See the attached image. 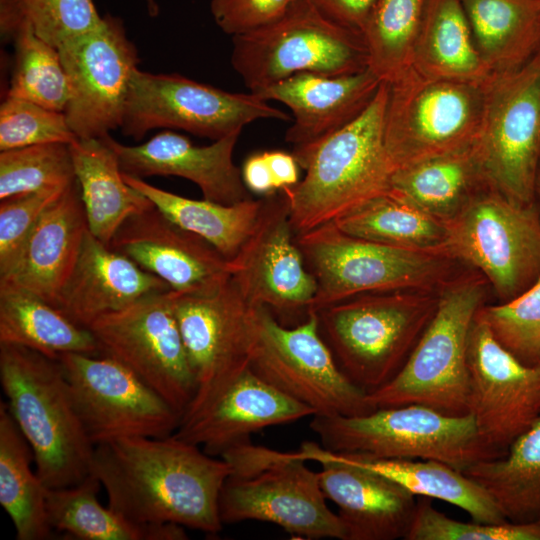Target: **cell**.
Returning a JSON list of instances; mask_svg holds the SVG:
<instances>
[{"label": "cell", "mask_w": 540, "mask_h": 540, "mask_svg": "<svg viewBox=\"0 0 540 540\" xmlns=\"http://www.w3.org/2000/svg\"><path fill=\"white\" fill-rule=\"evenodd\" d=\"M230 465L176 437H126L95 446L91 467L108 506L131 521L222 530L221 489Z\"/></svg>", "instance_id": "6da1fadb"}, {"label": "cell", "mask_w": 540, "mask_h": 540, "mask_svg": "<svg viewBox=\"0 0 540 540\" xmlns=\"http://www.w3.org/2000/svg\"><path fill=\"white\" fill-rule=\"evenodd\" d=\"M388 91L389 84L382 82L354 120L310 146L294 148L305 176L281 192L296 235L389 191L394 167L384 142Z\"/></svg>", "instance_id": "7a4b0ae2"}, {"label": "cell", "mask_w": 540, "mask_h": 540, "mask_svg": "<svg viewBox=\"0 0 540 540\" xmlns=\"http://www.w3.org/2000/svg\"><path fill=\"white\" fill-rule=\"evenodd\" d=\"M0 382L7 408L27 440L36 473L48 489L91 474L95 445L79 417L58 360L0 343Z\"/></svg>", "instance_id": "3957f363"}, {"label": "cell", "mask_w": 540, "mask_h": 540, "mask_svg": "<svg viewBox=\"0 0 540 540\" xmlns=\"http://www.w3.org/2000/svg\"><path fill=\"white\" fill-rule=\"evenodd\" d=\"M487 284L475 270L441 285L435 312L402 368L367 393L374 410L418 404L452 416L468 413V338Z\"/></svg>", "instance_id": "277c9868"}, {"label": "cell", "mask_w": 540, "mask_h": 540, "mask_svg": "<svg viewBox=\"0 0 540 540\" xmlns=\"http://www.w3.org/2000/svg\"><path fill=\"white\" fill-rule=\"evenodd\" d=\"M220 457L232 470L219 497L223 524L270 522L307 539L346 540L342 522L326 504L319 472L298 451L284 453L248 441Z\"/></svg>", "instance_id": "5b68a950"}, {"label": "cell", "mask_w": 540, "mask_h": 540, "mask_svg": "<svg viewBox=\"0 0 540 540\" xmlns=\"http://www.w3.org/2000/svg\"><path fill=\"white\" fill-rule=\"evenodd\" d=\"M406 290L361 294L315 311L344 374L370 393L402 368L430 322L438 296Z\"/></svg>", "instance_id": "8992f818"}, {"label": "cell", "mask_w": 540, "mask_h": 540, "mask_svg": "<svg viewBox=\"0 0 540 540\" xmlns=\"http://www.w3.org/2000/svg\"><path fill=\"white\" fill-rule=\"evenodd\" d=\"M323 448L384 459L436 460L460 471L501 457L481 438L471 413L452 416L424 405L377 408L357 416H312Z\"/></svg>", "instance_id": "52a82bcc"}, {"label": "cell", "mask_w": 540, "mask_h": 540, "mask_svg": "<svg viewBox=\"0 0 540 540\" xmlns=\"http://www.w3.org/2000/svg\"><path fill=\"white\" fill-rule=\"evenodd\" d=\"M317 291L308 311L367 293L432 291L451 277L452 258L360 238L330 221L297 234Z\"/></svg>", "instance_id": "ba28073f"}, {"label": "cell", "mask_w": 540, "mask_h": 540, "mask_svg": "<svg viewBox=\"0 0 540 540\" xmlns=\"http://www.w3.org/2000/svg\"><path fill=\"white\" fill-rule=\"evenodd\" d=\"M231 64L251 92L298 73L347 75L368 68L363 35L296 0L277 20L232 37Z\"/></svg>", "instance_id": "9c48e42d"}, {"label": "cell", "mask_w": 540, "mask_h": 540, "mask_svg": "<svg viewBox=\"0 0 540 540\" xmlns=\"http://www.w3.org/2000/svg\"><path fill=\"white\" fill-rule=\"evenodd\" d=\"M249 368L264 381L308 406L315 415L357 416L374 409L367 393L341 370L323 339L315 311L285 326L255 305V339Z\"/></svg>", "instance_id": "30bf717a"}, {"label": "cell", "mask_w": 540, "mask_h": 540, "mask_svg": "<svg viewBox=\"0 0 540 540\" xmlns=\"http://www.w3.org/2000/svg\"><path fill=\"white\" fill-rule=\"evenodd\" d=\"M483 110L472 144L489 188L534 204L540 162V66L532 60L492 73L483 85Z\"/></svg>", "instance_id": "8fae6325"}, {"label": "cell", "mask_w": 540, "mask_h": 540, "mask_svg": "<svg viewBox=\"0 0 540 540\" xmlns=\"http://www.w3.org/2000/svg\"><path fill=\"white\" fill-rule=\"evenodd\" d=\"M445 223L443 251L487 280L501 302L540 279V213L485 188Z\"/></svg>", "instance_id": "7c38bea8"}, {"label": "cell", "mask_w": 540, "mask_h": 540, "mask_svg": "<svg viewBox=\"0 0 540 540\" xmlns=\"http://www.w3.org/2000/svg\"><path fill=\"white\" fill-rule=\"evenodd\" d=\"M388 84L384 142L394 170L472 146L484 83L433 78L411 67Z\"/></svg>", "instance_id": "4fadbf2b"}, {"label": "cell", "mask_w": 540, "mask_h": 540, "mask_svg": "<svg viewBox=\"0 0 540 540\" xmlns=\"http://www.w3.org/2000/svg\"><path fill=\"white\" fill-rule=\"evenodd\" d=\"M259 119L291 117L254 92L234 93L179 74L134 72L120 130L136 141L154 129H178L213 141Z\"/></svg>", "instance_id": "5bb4252c"}, {"label": "cell", "mask_w": 540, "mask_h": 540, "mask_svg": "<svg viewBox=\"0 0 540 540\" xmlns=\"http://www.w3.org/2000/svg\"><path fill=\"white\" fill-rule=\"evenodd\" d=\"M174 306L196 383L181 427L208 412L249 368L255 339V305L230 279L210 294L174 292Z\"/></svg>", "instance_id": "9a60e30c"}, {"label": "cell", "mask_w": 540, "mask_h": 540, "mask_svg": "<svg viewBox=\"0 0 540 540\" xmlns=\"http://www.w3.org/2000/svg\"><path fill=\"white\" fill-rule=\"evenodd\" d=\"M88 329L101 354L129 368L182 418L196 383L175 313L173 290L105 314Z\"/></svg>", "instance_id": "2e32d148"}, {"label": "cell", "mask_w": 540, "mask_h": 540, "mask_svg": "<svg viewBox=\"0 0 540 540\" xmlns=\"http://www.w3.org/2000/svg\"><path fill=\"white\" fill-rule=\"evenodd\" d=\"M58 361L95 446L126 437H167L178 429L181 416L116 359L66 353Z\"/></svg>", "instance_id": "e0dca14e"}, {"label": "cell", "mask_w": 540, "mask_h": 540, "mask_svg": "<svg viewBox=\"0 0 540 540\" xmlns=\"http://www.w3.org/2000/svg\"><path fill=\"white\" fill-rule=\"evenodd\" d=\"M68 79L67 121L78 139L120 128L140 62L120 18L107 14L94 30L58 49Z\"/></svg>", "instance_id": "ac0fdd59"}, {"label": "cell", "mask_w": 540, "mask_h": 540, "mask_svg": "<svg viewBox=\"0 0 540 540\" xmlns=\"http://www.w3.org/2000/svg\"><path fill=\"white\" fill-rule=\"evenodd\" d=\"M468 413L501 456L540 415V365L520 362L475 315L467 347Z\"/></svg>", "instance_id": "d6986e66"}, {"label": "cell", "mask_w": 540, "mask_h": 540, "mask_svg": "<svg viewBox=\"0 0 540 540\" xmlns=\"http://www.w3.org/2000/svg\"><path fill=\"white\" fill-rule=\"evenodd\" d=\"M293 233L285 195L266 196L252 234L231 261V280L252 305L282 315L308 313L317 283Z\"/></svg>", "instance_id": "ffe728a7"}, {"label": "cell", "mask_w": 540, "mask_h": 540, "mask_svg": "<svg viewBox=\"0 0 540 540\" xmlns=\"http://www.w3.org/2000/svg\"><path fill=\"white\" fill-rule=\"evenodd\" d=\"M156 275L177 294H210L225 285L233 265L214 246L155 206L128 218L109 245Z\"/></svg>", "instance_id": "44dd1931"}, {"label": "cell", "mask_w": 540, "mask_h": 540, "mask_svg": "<svg viewBox=\"0 0 540 540\" xmlns=\"http://www.w3.org/2000/svg\"><path fill=\"white\" fill-rule=\"evenodd\" d=\"M298 452L321 465L320 486L338 508L346 540L405 539L417 505L415 495L316 443L303 442Z\"/></svg>", "instance_id": "7402d4cb"}, {"label": "cell", "mask_w": 540, "mask_h": 540, "mask_svg": "<svg viewBox=\"0 0 540 540\" xmlns=\"http://www.w3.org/2000/svg\"><path fill=\"white\" fill-rule=\"evenodd\" d=\"M239 135L233 133L205 146L168 130L139 145L119 143L110 134L102 138L117 154L123 173L141 179L181 177L197 185L204 199L232 205L251 198L233 162Z\"/></svg>", "instance_id": "603a6c76"}, {"label": "cell", "mask_w": 540, "mask_h": 540, "mask_svg": "<svg viewBox=\"0 0 540 540\" xmlns=\"http://www.w3.org/2000/svg\"><path fill=\"white\" fill-rule=\"evenodd\" d=\"M381 83L369 68L339 76L304 72L254 93L291 110L293 123L286 131L285 140L294 148H301L354 120L372 101Z\"/></svg>", "instance_id": "cb8c5ba5"}, {"label": "cell", "mask_w": 540, "mask_h": 540, "mask_svg": "<svg viewBox=\"0 0 540 540\" xmlns=\"http://www.w3.org/2000/svg\"><path fill=\"white\" fill-rule=\"evenodd\" d=\"M169 290L172 289L162 279L111 249L88 230L55 307L88 328L105 314Z\"/></svg>", "instance_id": "d4e9b609"}, {"label": "cell", "mask_w": 540, "mask_h": 540, "mask_svg": "<svg viewBox=\"0 0 540 540\" xmlns=\"http://www.w3.org/2000/svg\"><path fill=\"white\" fill-rule=\"evenodd\" d=\"M314 416L308 406L285 395L248 368L217 403L174 435L211 456L250 441L264 428Z\"/></svg>", "instance_id": "484cf974"}, {"label": "cell", "mask_w": 540, "mask_h": 540, "mask_svg": "<svg viewBox=\"0 0 540 540\" xmlns=\"http://www.w3.org/2000/svg\"><path fill=\"white\" fill-rule=\"evenodd\" d=\"M88 230L76 180L44 211L16 263L0 281L26 289L55 306Z\"/></svg>", "instance_id": "4316f807"}, {"label": "cell", "mask_w": 540, "mask_h": 540, "mask_svg": "<svg viewBox=\"0 0 540 540\" xmlns=\"http://www.w3.org/2000/svg\"><path fill=\"white\" fill-rule=\"evenodd\" d=\"M69 147L88 229L109 245L128 218L154 204L125 181L118 156L104 138L78 139Z\"/></svg>", "instance_id": "83f0119b"}, {"label": "cell", "mask_w": 540, "mask_h": 540, "mask_svg": "<svg viewBox=\"0 0 540 540\" xmlns=\"http://www.w3.org/2000/svg\"><path fill=\"white\" fill-rule=\"evenodd\" d=\"M0 343L14 344L58 360L62 354L101 355L91 331L40 296L0 281Z\"/></svg>", "instance_id": "f1b7e54d"}, {"label": "cell", "mask_w": 540, "mask_h": 540, "mask_svg": "<svg viewBox=\"0 0 540 540\" xmlns=\"http://www.w3.org/2000/svg\"><path fill=\"white\" fill-rule=\"evenodd\" d=\"M488 188L472 147L393 171L389 192L446 222Z\"/></svg>", "instance_id": "f546056e"}, {"label": "cell", "mask_w": 540, "mask_h": 540, "mask_svg": "<svg viewBox=\"0 0 540 540\" xmlns=\"http://www.w3.org/2000/svg\"><path fill=\"white\" fill-rule=\"evenodd\" d=\"M412 67L429 77L478 84L492 75L461 0H428Z\"/></svg>", "instance_id": "4dcf8cb0"}, {"label": "cell", "mask_w": 540, "mask_h": 540, "mask_svg": "<svg viewBox=\"0 0 540 540\" xmlns=\"http://www.w3.org/2000/svg\"><path fill=\"white\" fill-rule=\"evenodd\" d=\"M101 484L93 475L69 487L47 490L46 509L53 531L80 540H186L185 527L131 521L97 499Z\"/></svg>", "instance_id": "1f68e13d"}, {"label": "cell", "mask_w": 540, "mask_h": 540, "mask_svg": "<svg viewBox=\"0 0 540 540\" xmlns=\"http://www.w3.org/2000/svg\"><path fill=\"white\" fill-rule=\"evenodd\" d=\"M492 73L528 62L540 42V0H461Z\"/></svg>", "instance_id": "d6a6232c"}, {"label": "cell", "mask_w": 540, "mask_h": 540, "mask_svg": "<svg viewBox=\"0 0 540 540\" xmlns=\"http://www.w3.org/2000/svg\"><path fill=\"white\" fill-rule=\"evenodd\" d=\"M490 495L505 519H540V415L507 452L478 461L462 471Z\"/></svg>", "instance_id": "836d02e7"}, {"label": "cell", "mask_w": 540, "mask_h": 540, "mask_svg": "<svg viewBox=\"0 0 540 540\" xmlns=\"http://www.w3.org/2000/svg\"><path fill=\"white\" fill-rule=\"evenodd\" d=\"M125 181L151 200L154 206L180 227L214 246L232 261L252 234L263 199L252 198L232 205L186 198L123 173Z\"/></svg>", "instance_id": "e575fe53"}, {"label": "cell", "mask_w": 540, "mask_h": 540, "mask_svg": "<svg viewBox=\"0 0 540 540\" xmlns=\"http://www.w3.org/2000/svg\"><path fill=\"white\" fill-rule=\"evenodd\" d=\"M32 450L0 402V504L9 515L18 540H46L53 530L48 521V488L31 468Z\"/></svg>", "instance_id": "d590c367"}, {"label": "cell", "mask_w": 540, "mask_h": 540, "mask_svg": "<svg viewBox=\"0 0 540 540\" xmlns=\"http://www.w3.org/2000/svg\"><path fill=\"white\" fill-rule=\"evenodd\" d=\"M342 454L350 462L397 482L415 496L438 499L462 509L473 521L489 524L507 522L483 487L446 463Z\"/></svg>", "instance_id": "8d00e7d4"}, {"label": "cell", "mask_w": 540, "mask_h": 540, "mask_svg": "<svg viewBox=\"0 0 540 540\" xmlns=\"http://www.w3.org/2000/svg\"><path fill=\"white\" fill-rule=\"evenodd\" d=\"M334 222L341 230L360 238L444 253L445 223L389 191L362 203Z\"/></svg>", "instance_id": "74e56055"}, {"label": "cell", "mask_w": 540, "mask_h": 540, "mask_svg": "<svg viewBox=\"0 0 540 540\" xmlns=\"http://www.w3.org/2000/svg\"><path fill=\"white\" fill-rule=\"evenodd\" d=\"M428 0H376L362 32L368 68L391 83L412 67Z\"/></svg>", "instance_id": "f35d334b"}, {"label": "cell", "mask_w": 540, "mask_h": 540, "mask_svg": "<svg viewBox=\"0 0 540 540\" xmlns=\"http://www.w3.org/2000/svg\"><path fill=\"white\" fill-rule=\"evenodd\" d=\"M12 40L15 55L6 96L64 112L69 88L58 49L38 37L26 23Z\"/></svg>", "instance_id": "ab89813d"}, {"label": "cell", "mask_w": 540, "mask_h": 540, "mask_svg": "<svg viewBox=\"0 0 540 540\" xmlns=\"http://www.w3.org/2000/svg\"><path fill=\"white\" fill-rule=\"evenodd\" d=\"M103 20L93 0H0V30L12 38L22 24L59 49L97 28Z\"/></svg>", "instance_id": "60d3db41"}, {"label": "cell", "mask_w": 540, "mask_h": 540, "mask_svg": "<svg viewBox=\"0 0 540 540\" xmlns=\"http://www.w3.org/2000/svg\"><path fill=\"white\" fill-rule=\"evenodd\" d=\"M75 181L68 144L48 143L0 151V200L67 188Z\"/></svg>", "instance_id": "b9f144b4"}, {"label": "cell", "mask_w": 540, "mask_h": 540, "mask_svg": "<svg viewBox=\"0 0 540 540\" xmlns=\"http://www.w3.org/2000/svg\"><path fill=\"white\" fill-rule=\"evenodd\" d=\"M476 315L520 362L540 365V279L509 301L483 304Z\"/></svg>", "instance_id": "7bdbcfd3"}, {"label": "cell", "mask_w": 540, "mask_h": 540, "mask_svg": "<svg viewBox=\"0 0 540 540\" xmlns=\"http://www.w3.org/2000/svg\"><path fill=\"white\" fill-rule=\"evenodd\" d=\"M405 540H540V519L498 524L461 522L438 511L422 497Z\"/></svg>", "instance_id": "ee69618b"}, {"label": "cell", "mask_w": 540, "mask_h": 540, "mask_svg": "<svg viewBox=\"0 0 540 540\" xmlns=\"http://www.w3.org/2000/svg\"><path fill=\"white\" fill-rule=\"evenodd\" d=\"M78 140L64 112L5 96L0 106V151Z\"/></svg>", "instance_id": "f6af8a7d"}, {"label": "cell", "mask_w": 540, "mask_h": 540, "mask_svg": "<svg viewBox=\"0 0 540 540\" xmlns=\"http://www.w3.org/2000/svg\"><path fill=\"white\" fill-rule=\"evenodd\" d=\"M67 188L19 194L1 200L0 277L12 269L39 218Z\"/></svg>", "instance_id": "bcb514c9"}, {"label": "cell", "mask_w": 540, "mask_h": 540, "mask_svg": "<svg viewBox=\"0 0 540 540\" xmlns=\"http://www.w3.org/2000/svg\"><path fill=\"white\" fill-rule=\"evenodd\" d=\"M296 0H211L215 23L226 34H243L280 18Z\"/></svg>", "instance_id": "7dc6e473"}, {"label": "cell", "mask_w": 540, "mask_h": 540, "mask_svg": "<svg viewBox=\"0 0 540 540\" xmlns=\"http://www.w3.org/2000/svg\"><path fill=\"white\" fill-rule=\"evenodd\" d=\"M328 19L362 34L376 0H307Z\"/></svg>", "instance_id": "c3c4849f"}, {"label": "cell", "mask_w": 540, "mask_h": 540, "mask_svg": "<svg viewBox=\"0 0 540 540\" xmlns=\"http://www.w3.org/2000/svg\"><path fill=\"white\" fill-rule=\"evenodd\" d=\"M241 174L246 188L256 194L268 196L276 190L263 153L247 158Z\"/></svg>", "instance_id": "681fc988"}, {"label": "cell", "mask_w": 540, "mask_h": 540, "mask_svg": "<svg viewBox=\"0 0 540 540\" xmlns=\"http://www.w3.org/2000/svg\"><path fill=\"white\" fill-rule=\"evenodd\" d=\"M276 190L292 187L299 182L298 162L294 155L283 151L263 152Z\"/></svg>", "instance_id": "f907efd6"}, {"label": "cell", "mask_w": 540, "mask_h": 540, "mask_svg": "<svg viewBox=\"0 0 540 540\" xmlns=\"http://www.w3.org/2000/svg\"><path fill=\"white\" fill-rule=\"evenodd\" d=\"M534 204L536 205L540 213V162L537 170L535 190H534Z\"/></svg>", "instance_id": "816d5d0a"}, {"label": "cell", "mask_w": 540, "mask_h": 540, "mask_svg": "<svg viewBox=\"0 0 540 540\" xmlns=\"http://www.w3.org/2000/svg\"><path fill=\"white\" fill-rule=\"evenodd\" d=\"M148 14L155 17L159 13V5L156 0H145Z\"/></svg>", "instance_id": "f5cc1de1"}, {"label": "cell", "mask_w": 540, "mask_h": 540, "mask_svg": "<svg viewBox=\"0 0 540 540\" xmlns=\"http://www.w3.org/2000/svg\"><path fill=\"white\" fill-rule=\"evenodd\" d=\"M532 61H534L535 63H537L539 66H540V42L538 44V47L537 49L535 50L533 56L531 57Z\"/></svg>", "instance_id": "db71d44e"}]
</instances>
